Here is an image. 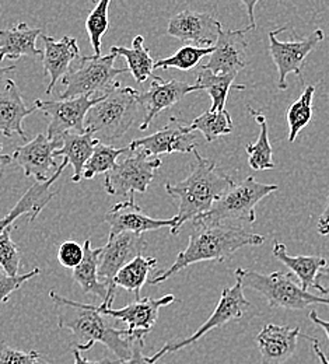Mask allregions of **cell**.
Here are the masks:
<instances>
[{"instance_id":"obj_1","label":"cell","mask_w":329,"mask_h":364,"mask_svg":"<svg viewBox=\"0 0 329 364\" xmlns=\"http://www.w3.org/2000/svg\"><path fill=\"white\" fill-rule=\"evenodd\" d=\"M49 297L55 303L58 326L69 329L80 341L76 346L79 352L90 350L98 342L107 346L118 360L131 359L134 339L129 336L128 329L115 328L108 317L97 311L93 304L69 300L55 290L49 291Z\"/></svg>"},{"instance_id":"obj_2","label":"cell","mask_w":329,"mask_h":364,"mask_svg":"<svg viewBox=\"0 0 329 364\" xmlns=\"http://www.w3.org/2000/svg\"><path fill=\"white\" fill-rule=\"evenodd\" d=\"M192 225L193 230L190 231L189 235L188 247L177 255V259L171 265V268L163 271L151 280H149V284H160L168 280L173 274L198 262L227 261L242 247L261 245L265 242L264 235L249 232L245 228L233 226L230 223Z\"/></svg>"},{"instance_id":"obj_3","label":"cell","mask_w":329,"mask_h":364,"mask_svg":"<svg viewBox=\"0 0 329 364\" xmlns=\"http://www.w3.org/2000/svg\"><path fill=\"white\" fill-rule=\"evenodd\" d=\"M193 154L196 164L188 177L178 183H166V192L178 202L177 225L170 230L173 235L187 222H193L207 213L235 185L234 180L219 168L215 161L202 157L198 150H195Z\"/></svg>"},{"instance_id":"obj_4","label":"cell","mask_w":329,"mask_h":364,"mask_svg":"<svg viewBox=\"0 0 329 364\" xmlns=\"http://www.w3.org/2000/svg\"><path fill=\"white\" fill-rule=\"evenodd\" d=\"M141 114L144 118L141 92L118 86L89 111L85 127L101 143L118 140L134 127Z\"/></svg>"},{"instance_id":"obj_5","label":"cell","mask_w":329,"mask_h":364,"mask_svg":"<svg viewBox=\"0 0 329 364\" xmlns=\"http://www.w3.org/2000/svg\"><path fill=\"white\" fill-rule=\"evenodd\" d=\"M235 277L244 289L255 290L262 294L269 307L284 310H304L314 304L329 306V297L315 296L304 290L291 273L274 272L269 274L242 269L235 271Z\"/></svg>"},{"instance_id":"obj_6","label":"cell","mask_w":329,"mask_h":364,"mask_svg":"<svg viewBox=\"0 0 329 364\" xmlns=\"http://www.w3.org/2000/svg\"><path fill=\"white\" fill-rule=\"evenodd\" d=\"M117 53L109 52L101 56H82L77 59L75 68L63 76L60 100H70L79 97H93L95 94L105 95L121 86L118 76L128 73V68L117 69L114 66Z\"/></svg>"},{"instance_id":"obj_7","label":"cell","mask_w":329,"mask_h":364,"mask_svg":"<svg viewBox=\"0 0 329 364\" xmlns=\"http://www.w3.org/2000/svg\"><path fill=\"white\" fill-rule=\"evenodd\" d=\"M275 191H278V185L261 183L255 181L254 177H247L244 181L235 183L207 213L199 216L192 223L216 225L233 220L255 223V206Z\"/></svg>"},{"instance_id":"obj_8","label":"cell","mask_w":329,"mask_h":364,"mask_svg":"<svg viewBox=\"0 0 329 364\" xmlns=\"http://www.w3.org/2000/svg\"><path fill=\"white\" fill-rule=\"evenodd\" d=\"M160 166L161 160L158 157H151L143 150H134L105 174V192L112 196L144 193Z\"/></svg>"},{"instance_id":"obj_9","label":"cell","mask_w":329,"mask_h":364,"mask_svg":"<svg viewBox=\"0 0 329 364\" xmlns=\"http://www.w3.org/2000/svg\"><path fill=\"white\" fill-rule=\"evenodd\" d=\"M107 95V94H105ZM104 97V95H102ZM102 97H79L70 100H36L34 107L49 121L47 136L60 141L66 134H86V117ZM62 143V141H60Z\"/></svg>"},{"instance_id":"obj_10","label":"cell","mask_w":329,"mask_h":364,"mask_svg":"<svg viewBox=\"0 0 329 364\" xmlns=\"http://www.w3.org/2000/svg\"><path fill=\"white\" fill-rule=\"evenodd\" d=\"M251 309L249 301L245 299L244 296V287L241 284V282L237 279L233 287H226L222 291V297L215 309V311L212 313V316L209 319L188 338L183 339V341H173V342H167L157 353H154L153 356L149 358L150 363H156L157 360H160L164 355L167 353H173L177 350H181L184 348H187L189 345L198 342L200 338H203L207 332H210L215 328L223 326L229 322H234L242 318L247 311Z\"/></svg>"},{"instance_id":"obj_11","label":"cell","mask_w":329,"mask_h":364,"mask_svg":"<svg viewBox=\"0 0 329 364\" xmlns=\"http://www.w3.org/2000/svg\"><path fill=\"white\" fill-rule=\"evenodd\" d=\"M286 30V27H281L275 31L269 33V52L274 59V63L278 69L279 73V80H278V87L279 90H287V75L294 73L300 77L303 82V75L301 69L304 65V60L307 56L324 41V31L323 30H315L311 33L307 38L296 41H287L283 43L278 40V34Z\"/></svg>"},{"instance_id":"obj_12","label":"cell","mask_w":329,"mask_h":364,"mask_svg":"<svg viewBox=\"0 0 329 364\" xmlns=\"http://www.w3.org/2000/svg\"><path fill=\"white\" fill-rule=\"evenodd\" d=\"M146 247L147 242L143 235L134 232H121L109 237L105 247H102L98 261V279L108 286L112 299H115L117 290L114 286L115 276L129 262L141 257Z\"/></svg>"},{"instance_id":"obj_13","label":"cell","mask_w":329,"mask_h":364,"mask_svg":"<svg viewBox=\"0 0 329 364\" xmlns=\"http://www.w3.org/2000/svg\"><path fill=\"white\" fill-rule=\"evenodd\" d=\"M134 150H143L151 157L166 153H193L196 150V137L189 131L188 124L171 117L167 125L156 134L131 141L129 151Z\"/></svg>"},{"instance_id":"obj_14","label":"cell","mask_w":329,"mask_h":364,"mask_svg":"<svg viewBox=\"0 0 329 364\" xmlns=\"http://www.w3.org/2000/svg\"><path fill=\"white\" fill-rule=\"evenodd\" d=\"M176 301L174 294H167L161 299H150L143 297L141 300H135L124 309H108L104 304L95 306L97 311L104 314L108 318H115L122 321L128 325V333L135 341L136 338H144L146 333L151 331L156 321L158 318V311L161 307L170 306Z\"/></svg>"},{"instance_id":"obj_15","label":"cell","mask_w":329,"mask_h":364,"mask_svg":"<svg viewBox=\"0 0 329 364\" xmlns=\"http://www.w3.org/2000/svg\"><path fill=\"white\" fill-rule=\"evenodd\" d=\"M222 27V23L209 13L184 10L170 18L167 34L185 44L210 48L216 44Z\"/></svg>"},{"instance_id":"obj_16","label":"cell","mask_w":329,"mask_h":364,"mask_svg":"<svg viewBox=\"0 0 329 364\" xmlns=\"http://www.w3.org/2000/svg\"><path fill=\"white\" fill-rule=\"evenodd\" d=\"M251 31L248 27L242 30L220 28L219 38L209 62L202 66L215 75H238L248 65V43L245 34Z\"/></svg>"},{"instance_id":"obj_17","label":"cell","mask_w":329,"mask_h":364,"mask_svg":"<svg viewBox=\"0 0 329 364\" xmlns=\"http://www.w3.org/2000/svg\"><path fill=\"white\" fill-rule=\"evenodd\" d=\"M104 220L109 225V237L118 235L121 232H134L143 235V232L168 228L170 230L176 228L177 218L161 220L153 219L147 216L141 209V206L135 202L134 196L128 200L119 202L114 205L104 216Z\"/></svg>"},{"instance_id":"obj_18","label":"cell","mask_w":329,"mask_h":364,"mask_svg":"<svg viewBox=\"0 0 329 364\" xmlns=\"http://www.w3.org/2000/svg\"><path fill=\"white\" fill-rule=\"evenodd\" d=\"M60 146V141L50 140L47 134H40L28 143L17 147L13 160L23 168L27 178L34 177L37 182H47L52 177L49 171L58 168L53 153Z\"/></svg>"},{"instance_id":"obj_19","label":"cell","mask_w":329,"mask_h":364,"mask_svg":"<svg viewBox=\"0 0 329 364\" xmlns=\"http://www.w3.org/2000/svg\"><path fill=\"white\" fill-rule=\"evenodd\" d=\"M193 91H199L196 85H189L180 80L167 82L158 76H154L149 90L141 92V107L144 111L141 131H146L156 117H158L164 109L176 105Z\"/></svg>"},{"instance_id":"obj_20","label":"cell","mask_w":329,"mask_h":364,"mask_svg":"<svg viewBox=\"0 0 329 364\" xmlns=\"http://www.w3.org/2000/svg\"><path fill=\"white\" fill-rule=\"evenodd\" d=\"M298 336V326L288 328L275 323L265 325L257 336L262 364H283L287 362L296 353Z\"/></svg>"},{"instance_id":"obj_21","label":"cell","mask_w":329,"mask_h":364,"mask_svg":"<svg viewBox=\"0 0 329 364\" xmlns=\"http://www.w3.org/2000/svg\"><path fill=\"white\" fill-rule=\"evenodd\" d=\"M41 38L45 46L43 63L45 73L49 76L47 94H50L56 86V82L63 79V76L70 70L72 63L79 59L80 48L76 38L68 36H65L62 40H55L43 34Z\"/></svg>"},{"instance_id":"obj_22","label":"cell","mask_w":329,"mask_h":364,"mask_svg":"<svg viewBox=\"0 0 329 364\" xmlns=\"http://www.w3.org/2000/svg\"><path fill=\"white\" fill-rule=\"evenodd\" d=\"M34 111H37L34 105L31 108L26 105L14 80L7 79L4 87L0 89V134L6 137L18 135L21 139L27 140V134L23 129V122Z\"/></svg>"},{"instance_id":"obj_23","label":"cell","mask_w":329,"mask_h":364,"mask_svg":"<svg viewBox=\"0 0 329 364\" xmlns=\"http://www.w3.org/2000/svg\"><path fill=\"white\" fill-rule=\"evenodd\" d=\"M41 36V28H33L27 23H18L11 28L0 30V62L4 59L16 60L21 56H44V50L37 48V38Z\"/></svg>"},{"instance_id":"obj_24","label":"cell","mask_w":329,"mask_h":364,"mask_svg":"<svg viewBox=\"0 0 329 364\" xmlns=\"http://www.w3.org/2000/svg\"><path fill=\"white\" fill-rule=\"evenodd\" d=\"M102 248H93L92 240H86L83 244V259L77 268L73 269V280L80 286L85 294H93L101 299L105 307L111 309L114 299L109 294L108 286L98 279V261Z\"/></svg>"},{"instance_id":"obj_25","label":"cell","mask_w":329,"mask_h":364,"mask_svg":"<svg viewBox=\"0 0 329 364\" xmlns=\"http://www.w3.org/2000/svg\"><path fill=\"white\" fill-rule=\"evenodd\" d=\"M60 149L55 150L53 157H63L73 167L75 173L72 181L80 182L83 180L85 166L93 156L95 149L101 143L90 132L86 134H66L60 139Z\"/></svg>"},{"instance_id":"obj_26","label":"cell","mask_w":329,"mask_h":364,"mask_svg":"<svg viewBox=\"0 0 329 364\" xmlns=\"http://www.w3.org/2000/svg\"><path fill=\"white\" fill-rule=\"evenodd\" d=\"M272 252L275 258H278L282 264H284V267H287L297 276L304 290L314 287L318 273L321 272L328 264L327 259L323 257H304V255L290 257L287 254L286 245L279 241H275Z\"/></svg>"},{"instance_id":"obj_27","label":"cell","mask_w":329,"mask_h":364,"mask_svg":"<svg viewBox=\"0 0 329 364\" xmlns=\"http://www.w3.org/2000/svg\"><path fill=\"white\" fill-rule=\"evenodd\" d=\"M248 112L254 117V119L261 128L258 140L255 143H248L245 146V150L248 154V164L255 171L272 170L276 167V164L274 163V150L269 140V129H268L266 118L261 111H257L252 107H248Z\"/></svg>"},{"instance_id":"obj_28","label":"cell","mask_w":329,"mask_h":364,"mask_svg":"<svg viewBox=\"0 0 329 364\" xmlns=\"http://www.w3.org/2000/svg\"><path fill=\"white\" fill-rule=\"evenodd\" d=\"M111 52L118 56H124L128 63V70L138 83H144L154 70V60L150 55L149 48L144 46L143 36L134 38L132 46H111Z\"/></svg>"},{"instance_id":"obj_29","label":"cell","mask_w":329,"mask_h":364,"mask_svg":"<svg viewBox=\"0 0 329 364\" xmlns=\"http://www.w3.org/2000/svg\"><path fill=\"white\" fill-rule=\"evenodd\" d=\"M157 267V259L151 257H138L126 267H124L114 279L115 287H122L128 291L135 293L136 300H141L143 284L149 282V273Z\"/></svg>"},{"instance_id":"obj_30","label":"cell","mask_w":329,"mask_h":364,"mask_svg":"<svg viewBox=\"0 0 329 364\" xmlns=\"http://www.w3.org/2000/svg\"><path fill=\"white\" fill-rule=\"evenodd\" d=\"M235 75H215L210 70L200 69L196 75V86L199 90L206 91L212 98L210 111H225L229 91L233 87Z\"/></svg>"},{"instance_id":"obj_31","label":"cell","mask_w":329,"mask_h":364,"mask_svg":"<svg viewBox=\"0 0 329 364\" xmlns=\"http://www.w3.org/2000/svg\"><path fill=\"white\" fill-rule=\"evenodd\" d=\"M189 131H199L206 141H213L217 137L226 136L233 132V121L227 109L212 112L205 111L202 115L195 118L192 124H189Z\"/></svg>"},{"instance_id":"obj_32","label":"cell","mask_w":329,"mask_h":364,"mask_svg":"<svg viewBox=\"0 0 329 364\" xmlns=\"http://www.w3.org/2000/svg\"><path fill=\"white\" fill-rule=\"evenodd\" d=\"M315 87L307 86L301 95L290 105L286 118L288 124V141L293 143L297 135L310 124L313 118V98Z\"/></svg>"},{"instance_id":"obj_33","label":"cell","mask_w":329,"mask_h":364,"mask_svg":"<svg viewBox=\"0 0 329 364\" xmlns=\"http://www.w3.org/2000/svg\"><path fill=\"white\" fill-rule=\"evenodd\" d=\"M126 151H129V146L115 149L109 144L99 143L95 147L93 156L89 159V161L85 166L83 180H92L98 174H107L117 166L118 157Z\"/></svg>"},{"instance_id":"obj_34","label":"cell","mask_w":329,"mask_h":364,"mask_svg":"<svg viewBox=\"0 0 329 364\" xmlns=\"http://www.w3.org/2000/svg\"><path fill=\"white\" fill-rule=\"evenodd\" d=\"M215 50V46L199 48L195 46H184L180 48L174 55L168 58L158 59L154 62V69H178V70H190L205 58L210 56Z\"/></svg>"},{"instance_id":"obj_35","label":"cell","mask_w":329,"mask_h":364,"mask_svg":"<svg viewBox=\"0 0 329 364\" xmlns=\"http://www.w3.org/2000/svg\"><path fill=\"white\" fill-rule=\"evenodd\" d=\"M111 6V0H101L95 4V9L90 11L86 20V28L90 38L92 46L95 49V56H101V44L104 34L109 27L108 20V9Z\"/></svg>"},{"instance_id":"obj_36","label":"cell","mask_w":329,"mask_h":364,"mask_svg":"<svg viewBox=\"0 0 329 364\" xmlns=\"http://www.w3.org/2000/svg\"><path fill=\"white\" fill-rule=\"evenodd\" d=\"M10 231L11 228L0 232V269L9 276H17L21 264V252L18 245L13 241Z\"/></svg>"},{"instance_id":"obj_37","label":"cell","mask_w":329,"mask_h":364,"mask_svg":"<svg viewBox=\"0 0 329 364\" xmlns=\"http://www.w3.org/2000/svg\"><path fill=\"white\" fill-rule=\"evenodd\" d=\"M0 364H50L37 352H23L0 342Z\"/></svg>"},{"instance_id":"obj_38","label":"cell","mask_w":329,"mask_h":364,"mask_svg":"<svg viewBox=\"0 0 329 364\" xmlns=\"http://www.w3.org/2000/svg\"><path fill=\"white\" fill-rule=\"evenodd\" d=\"M41 272V269L36 268L31 272L24 273V274H17V276H9L0 269V304L6 303L10 297L11 293H14L16 290H18L26 282H28L30 279L38 276Z\"/></svg>"},{"instance_id":"obj_39","label":"cell","mask_w":329,"mask_h":364,"mask_svg":"<svg viewBox=\"0 0 329 364\" xmlns=\"http://www.w3.org/2000/svg\"><path fill=\"white\" fill-rule=\"evenodd\" d=\"M83 245L76 241H65L58 250V261L66 269H75L83 259Z\"/></svg>"},{"instance_id":"obj_40","label":"cell","mask_w":329,"mask_h":364,"mask_svg":"<svg viewBox=\"0 0 329 364\" xmlns=\"http://www.w3.org/2000/svg\"><path fill=\"white\" fill-rule=\"evenodd\" d=\"M27 213H28L27 206H26L24 203H21V202H17L16 206H14L4 218L0 219V232H1L3 230H6V228H11V225H13L18 218H21V216H24V215H27Z\"/></svg>"},{"instance_id":"obj_41","label":"cell","mask_w":329,"mask_h":364,"mask_svg":"<svg viewBox=\"0 0 329 364\" xmlns=\"http://www.w3.org/2000/svg\"><path fill=\"white\" fill-rule=\"evenodd\" d=\"M144 346V338H136L132 343V356L129 360H117V364H153L149 358L143 356L141 350Z\"/></svg>"},{"instance_id":"obj_42","label":"cell","mask_w":329,"mask_h":364,"mask_svg":"<svg viewBox=\"0 0 329 364\" xmlns=\"http://www.w3.org/2000/svg\"><path fill=\"white\" fill-rule=\"evenodd\" d=\"M314 289H317L320 293L329 296V262L327 267L318 273L315 283H314Z\"/></svg>"},{"instance_id":"obj_43","label":"cell","mask_w":329,"mask_h":364,"mask_svg":"<svg viewBox=\"0 0 329 364\" xmlns=\"http://www.w3.org/2000/svg\"><path fill=\"white\" fill-rule=\"evenodd\" d=\"M317 230H318V232H320L321 235H328L329 234V195L328 200H327V206H325L323 215H321L320 219H318Z\"/></svg>"},{"instance_id":"obj_44","label":"cell","mask_w":329,"mask_h":364,"mask_svg":"<svg viewBox=\"0 0 329 364\" xmlns=\"http://www.w3.org/2000/svg\"><path fill=\"white\" fill-rule=\"evenodd\" d=\"M304 338H307L308 341H311V343H313V350H314V353L318 356V359H320L321 364H329L328 358H327V356H325V353L321 350L320 342H318L315 338H311V336H304Z\"/></svg>"},{"instance_id":"obj_45","label":"cell","mask_w":329,"mask_h":364,"mask_svg":"<svg viewBox=\"0 0 329 364\" xmlns=\"http://www.w3.org/2000/svg\"><path fill=\"white\" fill-rule=\"evenodd\" d=\"M73 358H75V364H117V360L112 362V360H108V359L101 360V362L87 360V359H85V358L80 355V352H79L76 348L73 349Z\"/></svg>"},{"instance_id":"obj_46","label":"cell","mask_w":329,"mask_h":364,"mask_svg":"<svg viewBox=\"0 0 329 364\" xmlns=\"http://www.w3.org/2000/svg\"><path fill=\"white\" fill-rule=\"evenodd\" d=\"M1 150H3V146H1V143H0V178H3L6 168H7V167L11 164V161H13V156L3 154Z\"/></svg>"},{"instance_id":"obj_47","label":"cell","mask_w":329,"mask_h":364,"mask_svg":"<svg viewBox=\"0 0 329 364\" xmlns=\"http://www.w3.org/2000/svg\"><path fill=\"white\" fill-rule=\"evenodd\" d=\"M310 319H311V321H313L315 325L321 326V328L325 331V333H327V336H328L329 339V321L320 318V317H318V314H317V311H314V310L310 313Z\"/></svg>"},{"instance_id":"obj_48","label":"cell","mask_w":329,"mask_h":364,"mask_svg":"<svg viewBox=\"0 0 329 364\" xmlns=\"http://www.w3.org/2000/svg\"><path fill=\"white\" fill-rule=\"evenodd\" d=\"M244 4L248 7V14H249V26L248 28L249 30H254L255 28V18H254V7L257 6V1H244Z\"/></svg>"},{"instance_id":"obj_49","label":"cell","mask_w":329,"mask_h":364,"mask_svg":"<svg viewBox=\"0 0 329 364\" xmlns=\"http://www.w3.org/2000/svg\"><path fill=\"white\" fill-rule=\"evenodd\" d=\"M14 72H16V66H6V68L0 66V82L4 80V79L7 80V76L14 73Z\"/></svg>"}]
</instances>
